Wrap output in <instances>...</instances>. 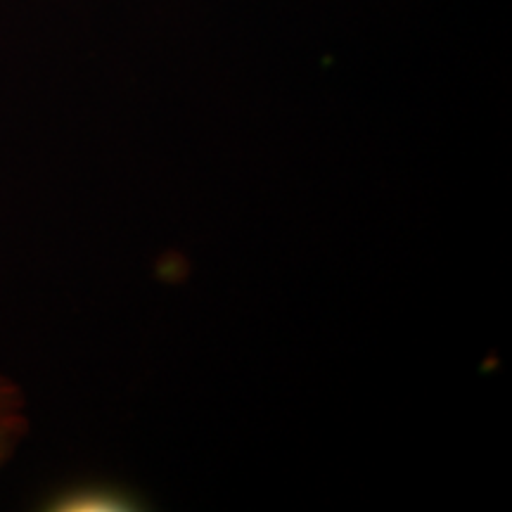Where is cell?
<instances>
[{
	"label": "cell",
	"instance_id": "2",
	"mask_svg": "<svg viewBox=\"0 0 512 512\" xmlns=\"http://www.w3.org/2000/svg\"><path fill=\"white\" fill-rule=\"evenodd\" d=\"M60 508L67 510H112L121 508V498L110 494H74L64 498Z\"/></svg>",
	"mask_w": 512,
	"mask_h": 512
},
{
	"label": "cell",
	"instance_id": "1",
	"mask_svg": "<svg viewBox=\"0 0 512 512\" xmlns=\"http://www.w3.org/2000/svg\"><path fill=\"white\" fill-rule=\"evenodd\" d=\"M24 432V415H22V399L17 389L8 380L0 377V465L10 456L17 439Z\"/></svg>",
	"mask_w": 512,
	"mask_h": 512
}]
</instances>
